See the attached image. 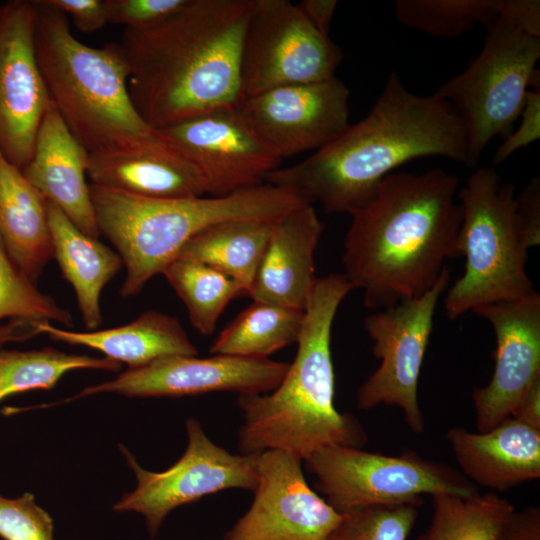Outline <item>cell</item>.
<instances>
[{
	"instance_id": "obj_5",
	"label": "cell",
	"mask_w": 540,
	"mask_h": 540,
	"mask_svg": "<svg viewBox=\"0 0 540 540\" xmlns=\"http://www.w3.org/2000/svg\"><path fill=\"white\" fill-rule=\"evenodd\" d=\"M90 194L99 233L126 268L123 297L138 294L162 274L199 232L235 220L274 223L308 204L297 193L267 183L221 197L154 199L93 184Z\"/></svg>"
},
{
	"instance_id": "obj_10",
	"label": "cell",
	"mask_w": 540,
	"mask_h": 540,
	"mask_svg": "<svg viewBox=\"0 0 540 540\" xmlns=\"http://www.w3.org/2000/svg\"><path fill=\"white\" fill-rule=\"evenodd\" d=\"M341 49L289 0H254L241 51L242 99L335 76Z\"/></svg>"
},
{
	"instance_id": "obj_1",
	"label": "cell",
	"mask_w": 540,
	"mask_h": 540,
	"mask_svg": "<svg viewBox=\"0 0 540 540\" xmlns=\"http://www.w3.org/2000/svg\"><path fill=\"white\" fill-rule=\"evenodd\" d=\"M433 156L467 164L463 125L448 102L412 93L392 72L364 118L304 160L271 171L264 183L317 202L326 213L352 215L397 167Z\"/></svg>"
},
{
	"instance_id": "obj_13",
	"label": "cell",
	"mask_w": 540,
	"mask_h": 540,
	"mask_svg": "<svg viewBox=\"0 0 540 540\" xmlns=\"http://www.w3.org/2000/svg\"><path fill=\"white\" fill-rule=\"evenodd\" d=\"M156 131L197 167L208 196L221 197L259 186L281 162L238 106L194 116Z\"/></svg>"
},
{
	"instance_id": "obj_22",
	"label": "cell",
	"mask_w": 540,
	"mask_h": 540,
	"mask_svg": "<svg viewBox=\"0 0 540 540\" xmlns=\"http://www.w3.org/2000/svg\"><path fill=\"white\" fill-rule=\"evenodd\" d=\"M446 439L475 484L505 491L540 478V429L509 417L486 432L454 427Z\"/></svg>"
},
{
	"instance_id": "obj_41",
	"label": "cell",
	"mask_w": 540,
	"mask_h": 540,
	"mask_svg": "<svg viewBox=\"0 0 540 540\" xmlns=\"http://www.w3.org/2000/svg\"><path fill=\"white\" fill-rule=\"evenodd\" d=\"M296 5L320 33L329 36L330 25L338 6L337 0H302Z\"/></svg>"
},
{
	"instance_id": "obj_15",
	"label": "cell",
	"mask_w": 540,
	"mask_h": 540,
	"mask_svg": "<svg viewBox=\"0 0 540 540\" xmlns=\"http://www.w3.org/2000/svg\"><path fill=\"white\" fill-rule=\"evenodd\" d=\"M302 461L282 450L259 453L253 502L224 540L327 538L342 514L308 485Z\"/></svg>"
},
{
	"instance_id": "obj_35",
	"label": "cell",
	"mask_w": 540,
	"mask_h": 540,
	"mask_svg": "<svg viewBox=\"0 0 540 540\" xmlns=\"http://www.w3.org/2000/svg\"><path fill=\"white\" fill-rule=\"evenodd\" d=\"M187 0H104L107 22L147 30L178 12Z\"/></svg>"
},
{
	"instance_id": "obj_39",
	"label": "cell",
	"mask_w": 540,
	"mask_h": 540,
	"mask_svg": "<svg viewBox=\"0 0 540 540\" xmlns=\"http://www.w3.org/2000/svg\"><path fill=\"white\" fill-rule=\"evenodd\" d=\"M498 13L521 32L540 38L539 0H498Z\"/></svg>"
},
{
	"instance_id": "obj_30",
	"label": "cell",
	"mask_w": 540,
	"mask_h": 540,
	"mask_svg": "<svg viewBox=\"0 0 540 540\" xmlns=\"http://www.w3.org/2000/svg\"><path fill=\"white\" fill-rule=\"evenodd\" d=\"M162 274L185 304L192 326L202 335H211L227 305L246 295L236 281L198 262L175 259Z\"/></svg>"
},
{
	"instance_id": "obj_16",
	"label": "cell",
	"mask_w": 540,
	"mask_h": 540,
	"mask_svg": "<svg viewBox=\"0 0 540 540\" xmlns=\"http://www.w3.org/2000/svg\"><path fill=\"white\" fill-rule=\"evenodd\" d=\"M33 1L0 8V150L22 169L30 160L51 101L35 53Z\"/></svg>"
},
{
	"instance_id": "obj_18",
	"label": "cell",
	"mask_w": 540,
	"mask_h": 540,
	"mask_svg": "<svg viewBox=\"0 0 540 540\" xmlns=\"http://www.w3.org/2000/svg\"><path fill=\"white\" fill-rule=\"evenodd\" d=\"M474 312L492 325L496 340L491 380L472 392L477 431L486 432L511 417L540 380V294L483 305Z\"/></svg>"
},
{
	"instance_id": "obj_27",
	"label": "cell",
	"mask_w": 540,
	"mask_h": 540,
	"mask_svg": "<svg viewBox=\"0 0 540 540\" xmlns=\"http://www.w3.org/2000/svg\"><path fill=\"white\" fill-rule=\"evenodd\" d=\"M304 312L253 300L217 335L210 352L247 358H269V355L297 342Z\"/></svg>"
},
{
	"instance_id": "obj_43",
	"label": "cell",
	"mask_w": 540,
	"mask_h": 540,
	"mask_svg": "<svg viewBox=\"0 0 540 540\" xmlns=\"http://www.w3.org/2000/svg\"><path fill=\"white\" fill-rule=\"evenodd\" d=\"M2 4H0V8H1Z\"/></svg>"
},
{
	"instance_id": "obj_9",
	"label": "cell",
	"mask_w": 540,
	"mask_h": 540,
	"mask_svg": "<svg viewBox=\"0 0 540 540\" xmlns=\"http://www.w3.org/2000/svg\"><path fill=\"white\" fill-rule=\"evenodd\" d=\"M316 488L339 513L374 506L422 505L423 495L478 493L451 467L406 451L399 455L330 446L304 460Z\"/></svg>"
},
{
	"instance_id": "obj_11",
	"label": "cell",
	"mask_w": 540,
	"mask_h": 540,
	"mask_svg": "<svg viewBox=\"0 0 540 540\" xmlns=\"http://www.w3.org/2000/svg\"><path fill=\"white\" fill-rule=\"evenodd\" d=\"M446 267L434 285L422 295L368 315L364 328L373 340L379 367L357 391V407L372 409L396 405L414 433H422L424 418L418 403V380L433 328L439 298L449 287Z\"/></svg>"
},
{
	"instance_id": "obj_17",
	"label": "cell",
	"mask_w": 540,
	"mask_h": 540,
	"mask_svg": "<svg viewBox=\"0 0 540 540\" xmlns=\"http://www.w3.org/2000/svg\"><path fill=\"white\" fill-rule=\"evenodd\" d=\"M350 91L336 76L319 82L281 86L246 97L238 108L280 158L328 144L350 125Z\"/></svg>"
},
{
	"instance_id": "obj_4",
	"label": "cell",
	"mask_w": 540,
	"mask_h": 540,
	"mask_svg": "<svg viewBox=\"0 0 540 540\" xmlns=\"http://www.w3.org/2000/svg\"><path fill=\"white\" fill-rule=\"evenodd\" d=\"M354 290L343 273L318 277L304 312L297 352L280 384L266 394L239 395L242 454L282 450L304 460L330 446L360 447L367 434L334 404L331 332L337 310Z\"/></svg>"
},
{
	"instance_id": "obj_32",
	"label": "cell",
	"mask_w": 540,
	"mask_h": 540,
	"mask_svg": "<svg viewBox=\"0 0 540 540\" xmlns=\"http://www.w3.org/2000/svg\"><path fill=\"white\" fill-rule=\"evenodd\" d=\"M499 16L498 0H396L395 17L430 36L456 38Z\"/></svg>"
},
{
	"instance_id": "obj_40",
	"label": "cell",
	"mask_w": 540,
	"mask_h": 540,
	"mask_svg": "<svg viewBox=\"0 0 540 540\" xmlns=\"http://www.w3.org/2000/svg\"><path fill=\"white\" fill-rule=\"evenodd\" d=\"M496 540H540V509L514 510L502 525Z\"/></svg>"
},
{
	"instance_id": "obj_8",
	"label": "cell",
	"mask_w": 540,
	"mask_h": 540,
	"mask_svg": "<svg viewBox=\"0 0 540 540\" xmlns=\"http://www.w3.org/2000/svg\"><path fill=\"white\" fill-rule=\"evenodd\" d=\"M486 29L480 53L435 92L451 105L463 125L468 167L478 163L494 137L510 133L540 59V38L500 17Z\"/></svg>"
},
{
	"instance_id": "obj_19",
	"label": "cell",
	"mask_w": 540,
	"mask_h": 540,
	"mask_svg": "<svg viewBox=\"0 0 540 540\" xmlns=\"http://www.w3.org/2000/svg\"><path fill=\"white\" fill-rule=\"evenodd\" d=\"M88 154L51 103L39 126L31 158L21 171L79 230L98 239L100 233L86 182Z\"/></svg>"
},
{
	"instance_id": "obj_14",
	"label": "cell",
	"mask_w": 540,
	"mask_h": 540,
	"mask_svg": "<svg viewBox=\"0 0 540 540\" xmlns=\"http://www.w3.org/2000/svg\"><path fill=\"white\" fill-rule=\"evenodd\" d=\"M289 363L269 358L214 354L212 357L171 356L127 369L115 379L85 387L62 404L97 393L127 397H179L210 392L266 394L282 381Z\"/></svg>"
},
{
	"instance_id": "obj_29",
	"label": "cell",
	"mask_w": 540,
	"mask_h": 540,
	"mask_svg": "<svg viewBox=\"0 0 540 540\" xmlns=\"http://www.w3.org/2000/svg\"><path fill=\"white\" fill-rule=\"evenodd\" d=\"M432 500L431 523L417 540H496L515 510L511 502L495 493L468 497L437 494Z\"/></svg>"
},
{
	"instance_id": "obj_33",
	"label": "cell",
	"mask_w": 540,
	"mask_h": 540,
	"mask_svg": "<svg viewBox=\"0 0 540 540\" xmlns=\"http://www.w3.org/2000/svg\"><path fill=\"white\" fill-rule=\"evenodd\" d=\"M417 517L411 504L355 509L342 514L325 540H406Z\"/></svg>"
},
{
	"instance_id": "obj_37",
	"label": "cell",
	"mask_w": 540,
	"mask_h": 540,
	"mask_svg": "<svg viewBox=\"0 0 540 540\" xmlns=\"http://www.w3.org/2000/svg\"><path fill=\"white\" fill-rule=\"evenodd\" d=\"M69 15L75 27L85 33L101 30L108 22L104 0H45Z\"/></svg>"
},
{
	"instance_id": "obj_7",
	"label": "cell",
	"mask_w": 540,
	"mask_h": 540,
	"mask_svg": "<svg viewBox=\"0 0 540 540\" xmlns=\"http://www.w3.org/2000/svg\"><path fill=\"white\" fill-rule=\"evenodd\" d=\"M457 196L458 244L465 268L446 290L444 308L450 320L483 305L535 292L526 272L531 246L517 219L514 184L504 182L492 166L481 167Z\"/></svg>"
},
{
	"instance_id": "obj_23",
	"label": "cell",
	"mask_w": 540,
	"mask_h": 540,
	"mask_svg": "<svg viewBox=\"0 0 540 540\" xmlns=\"http://www.w3.org/2000/svg\"><path fill=\"white\" fill-rule=\"evenodd\" d=\"M39 331L55 341L98 350L106 358L126 363L128 369L171 356L198 355L180 322L156 310H147L135 320L110 329L74 332L47 323Z\"/></svg>"
},
{
	"instance_id": "obj_21",
	"label": "cell",
	"mask_w": 540,
	"mask_h": 540,
	"mask_svg": "<svg viewBox=\"0 0 540 540\" xmlns=\"http://www.w3.org/2000/svg\"><path fill=\"white\" fill-rule=\"evenodd\" d=\"M93 185L154 199L207 195L201 172L161 137L131 149L88 154Z\"/></svg>"
},
{
	"instance_id": "obj_6",
	"label": "cell",
	"mask_w": 540,
	"mask_h": 540,
	"mask_svg": "<svg viewBox=\"0 0 540 540\" xmlns=\"http://www.w3.org/2000/svg\"><path fill=\"white\" fill-rule=\"evenodd\" d=\"M36 10L35 53L49 98L89 154L131 149L159 138L135 109L118 43L80 42L67 16L45 0Z\"/></svg>"
},
{
	"instance_id": "obj_34",
	"label": "cell",
	"mask_w": 540,
	"mask_h": 540,
	"mask_svg": "<svg viewBox=\"0 0 540 540\" xmlns=\"http://www.w3.org/2000/svg\"><path fill=\"white\" fill-rule=\"evenodd\" d=\"M0 537L4 540H54L51 516L31 493L17 498L0 494Z\"/></svg>"
},
{
	"instance_id": "obj_25",
	"label": "cell",
	"mask_w": 540,
	"mask_h": 540,
	"mask_svg": "<svg viewBox=\"0 0 540 540\" xmlns=\"http://www.w3.org/2000/svg\"><path fill=\"white\" fill-rule=\"evenodd\" d=\"M53 257L72 285L82 320L89 330L102 324L100 297L106 284L123 266L120 256L98 239L79 230L53 203L47 201Z\"/></svg>"
},
{
	"instance_id": "obj_42",
	"label": "cell",
	"mask_w": 540,
	"mask_h": 540,
	"mask_svg": "<svg viewBox=\"0 0 540 540\" xmlns=\"http://www.w3.org/2000/svg\"><path fill=\"white\" fill-rule=\"evenodd\" d=\"M511 417L540 429V380L527 392Z\"/></svg>"
},
{
	"instance_id": "obj_3",
	"label": "cell",
	"mask_w": 540,
	"mask_h": 540,
	"mask_svg": "<svg viewBox=\"0 0 540 540\" xmlns=\"http://www.w3.org/2000/svg\"><path fill=\"white\" fill-rule=\"evenodd\" d=\"M254 0H187L163 23L124 29L128 90L154 130L242 100L241 51Z\"/></svg>"
},
{
	"instance_id": "obj_2",
	"label": "cell",
	"mask_w": 540,
	"mask_h": 540,
	"mask_svg": "<svg viewBox=\"0 0 540 540\" xmlns=\"http://www.w3.org/2000/svg\"><path fill=\"white\" fill-rule=\"evenodd\" d=\"M459 179L441 168L391 173L351 216L342 272L363 291L367 308L384 310L416 298L460 256Z\"/></svg>"
},
{
	"instance_id": "obj_20",
	"label": "cell",
	"mask_w": 540,
	"mask_h": 540,
	"mask_svg": "<svg viewBox=\"0 0 540 540\" xmlns=\"http://www.w3.org/2000/svg\"><path fill=\"white\" fill-rule=\"evenodd\" d=\"M323 229L311 204L275 222L249 296L305 311L318 278L314 256Z\"/></svg>"
},
{
	"instance_id": "obj_31",
	"label": "cell",
	"mask_w": 540,
	"mask_h": 540,
	"mask_svg": "<svg viewBox=\"0 0 540 540\" xmlns=\"http://www.w3.org/2000/svg\"><path fill=\"white\" fill-rule=\"evenodd\" d=\"M122 364L109 358L67 354L52 347L40 350H0V402L6 397L35 389H52L75 369L119 371Z\"/></svg>"
},
{
	"instance_id": "obj_38",
	"label": "cell",
	"mask_w": 540,
	"mask_h": 540,
	"mask_svg": "<svg viewBox=\"0 0 540 540\" xmlns=\"http://www.w3.org/2000/svg\"><path fill=\"white\" fill-rule=\"evenodd\" d=\"M519 225L531 248L540 244V180L533 178L518 196H515Z\"/></svg>"
},
{
	"instance_id": "obj_12",
	"label": "cell",
	"mask_w": 540,
	"mask_h": 540,
	"mask_svg": "<svg viewBox=\"0 0 540 540\" xmlns=\"http://www.w3.org/2000/svg\"><path fill=\"white\" fill-rule=\"evenodd\" d=\"M188 443L181 458L162 472L143 469L125 448L121 451L135 473L137 486L113 506L116 512L144 516L154 538L175 508L225 489L254 491L258 483V454H232L215 444L195 418L186 421Z\"/></svg>"
},
{
	"instance_id": "obj_28",
	"label": "cell",
	"mask_w": 540,
	"mask_h": 540,
	"mask_svg": "<svg viewBox=\"0 0 540 540\" xmlns=\"http://www.w3.org/2000/svg\"><path fill=\"white\" fill-rule=\"evenodd\" d=\"M52 322L71 326L72 315L17 268L0 238V347L30 339Z\"/></svg>"
},
{
	"instance_id": "obj_24",
	"label": "cell",
	"mask_w": 540,
	"mask_h": 540,
	"mask_svg": "<svg viewBox=\"0 0 540 540\" xmlns=\"http://www.w3.org/2000/svg\"><path fill=\"white\" fill-rule=\"evenodd\" d=\"M0 238L33 283L53 257L47 200L0 150Z\"/></svg>"
},
{
	"instance_id": "obj_36",
	"label": "cell",
	"mask_w": 540,
	"mask_h": 540,
	"mask_svg": "<svg viewBox=\"0 0 540 540\" xmlns=\"http://www.w3.org/2000/svg\"><path fill=\"white\" fill-rule=\"evenodd\" d=\"M520 125L513 133L505 136L492 159V167L500 165L518 149L523 148L540 137V89L528 90L520 113Z\"/></svg>"
},
{
	"instance_id": "obj_26",
	"label": "cell",
	"mask_w": 540,
	"mask_h": 540,
	"mask_svg": "<svg viewBox=\"0 0 540 540\" xmlns=\"http://www.w3.org/2000/svg\"><path fill=\"white\" fill-rule=\"evenodd\" d=\"M274 223L235 220L213 225L192 237L176 259L222 272L249 296Z\"/></svg>"
}]
</instances>
